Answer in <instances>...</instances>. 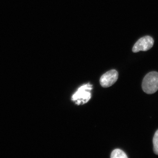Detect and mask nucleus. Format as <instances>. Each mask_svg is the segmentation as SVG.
Segmentation results:
<instances>
[{
    "instance_id": "nucleus-1",
    "label": "nucleus",
    "mask_w": 158,
    "mask_h": 158,
    "mask_svg": "<svg viewBox=\"0 0 158 158\" xmlns=\"http://www.w3.org/2000/svg\"><path fill=\"white\" fill-rule=\"evenodd\" d=\"M92 89V85L90 83L82 85L73 95L72 100L78 106L85 104L91 98Z\"/></svg>"
},
{
    "instance_id": "nucleus-2",
    "label": "nucleus",
    "mask_w": 158,
    "mask_h": 158,
    "mask_svg": "<svg viewBox=\"0 0 158 158\" xmlns=\"http://www.w3.org/2000/svg\"><path fill=\"white\" fill-rule=\"evenodd\" d=\"M143 91L148 94L155 93L158 90V73L152 72L148 73L143 80Z\"/></svg>"
},
{
    "instance_id": "nucleus-3",
    "label": "nucleus",
    "mask_w": 158,
    "mask_h": 158,
    "mask_svg": "<svg viewBox=\"0 0 158 158\" xmlns=\"http://www.w3.org/2000/svg\"><path fill=\"white\" fill-rule=\"evenodd\" d=\"M154 40L149 36H146L138 40L132 48L133 52L137 53L140 51H147L152 47Z\"/></svg>"
},
{
    "instance_id": "nucleus-4",
    "label": "nucleus",
    "mask_w": 158,
    "mask_h": 158,
    "mask_svg": "<svg viewBox=\"0 0 158 158\" xmlns=\"http://www.w3.org/2000/svg\"><path fill=\"white\" fill-rule=\"evenodd\" d=\"M118 78V73L115 69L109 71L104 74L100 79V83L103 88L111 87L115 84Z\"/></svg>"
},
{
    "instance_id": "nucleus-5",
    "label": "nucleus",
    "mask_w": 158,
    "mask_h": 158,
    "mask_svg": "<svg viewBox=\"0 0 158 158\" xmlns=\"http://www.w3.org/2000/svg\"><path fill=\"white\" fill-rule=\"evenodd\" d=\"M111 158H127V156L121 149H116L112 152L111 155Z\"/></svg>"
},
{
    "instance_id": "nucleus-6",
    "label": "nucleus",
    "mask_w": 158,
    "mask_h": 158,
    "mask_svg": "<svg viewBox=\"0 0 158 158\" xmlns=\"http://www.w3.org/2000/svg\"><path fill=\"white\" fill-rule=\"evenodd\" d=\"M154 146V152L158 155V130L156 131L153 139Z\"/></svg>"
}]
</instances>
